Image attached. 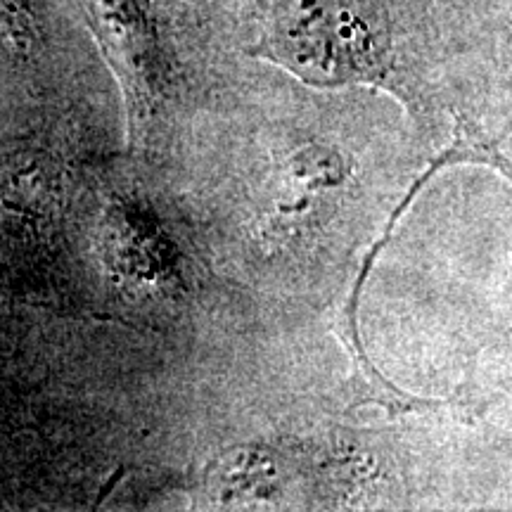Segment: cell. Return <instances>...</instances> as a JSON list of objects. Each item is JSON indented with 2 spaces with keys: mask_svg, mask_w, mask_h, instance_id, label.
Instances as JSON below:
<instances>
[{
  "mask_svg": "<svg viewBox=\"0 0 512 512\" xmlns=\"http://www.w3.org/2000/svg\"><path fill=\"white\" fill-rule=\"evenodd\" d=\"M102 256L114 278L133 285H159L176 278L174 242L136 204H117L102 223Z\"/></svg>",
  "mask_w": 512,
  "mask_h": 512,
  "instance_id": "1",
  "label": "cell"
},
{
  "mask_svg": "<svg viewBox=\"0 0 512 512\" xmlns=\"http://www.w3.org/2000/svg\"><path fill=\"white\" fill-rule=\"evenodd\" d=\"M285 482V460L264 446L230 451L216 460L207 479L209 498L216 505H254L273 501Z\"/></svg>",
  "mask_w": 512,
  "mask_h": 512,
  "instance_id": "2",
  "label": "cell"
},
{
  "mask_svg": "<svg viewBox=\"0 0 512 512\" xmlns=\"http://www.w3.org/2000/svg\"><path fill=\"white\" fill-rule=\"evenodd\" d=\"M46 43L43 0H0V46L29 60Z\"/></svg>",
  "mask_w": 512,
  "mask_h": 512,
  "instance_id": "3",
  "label": "cell"
}]
</instances>
